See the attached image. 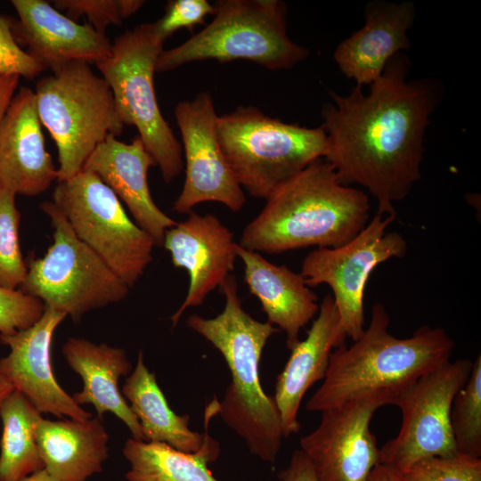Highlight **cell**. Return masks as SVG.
<instances>
[{"instance_id":"5","label":"cell","mask_w":481,"mask_h":481,"mask_svg":"<svg viewBox=\"0 0 481 481\" xmlns=\"http://www.w3.org/2000/svg\"><path fill=\"white\" fill-rule=\"evenodd\" d=\"M214 20L183 44L163 50L156 72L193 61L246 60L268 69H290L309 54L287 34V5L279 0H219Z\"/></svg>"},{"instance_id":"16","label":"cell","mask_w":481,"mask_h":481,"mask_svg":"<svg viewBox=\"0 0 481 481\" xmlns=\"http://www.w3.org/2000/svg\"><path fill=\"white\" fill-rule=\"evenodd\" d=\"M237 245L229 228L211 214L192 211L166 232L162 246L174 266L185 269L189 275L186 297L170 317L174 328L187 308L201 306L231 275L238 258Z\"/></svg>"},{"instance_id":"33","label":"cell","mask_w":481,"mask_h":481,"mask_svg":"<svg viewBox=\"0 0 481 481\" xmlns=\"http://www.w3.org/2000/svg\"><path fill=\"white\" fill-rule=\"evenodd\" d=\"M13 19L0 15V75H16L31 79L45 69L17 43Z\"/></svg>"},{"instance_id":"20","label":"cell","mask_w":481,"mask_h":481,"mask_svg":"<svg viewBox=\"0 0 481 481\" xmlns=\"http://www.w3.org/2000/svg\"><path fill=\"white\" fill-rule=\"evenodd\" d=\"M416 16L412 2L369 3L363 27L339 43L334 59L341 72L358 86L371 85L396 53L410 50L409 29Z\"/></svg>"},{"instance_id":"6","label":"cell","mask_w":481,"mask_h":481,"mask_svg":"<svg viewBox=\"0 0 481 481\" xmlns=\"http://www.w3.org/2000/svg\"><path fill=\"white\" fill-rule=\"evenodd\" d=\"M217 138L235 179L252 197L266 199L312 162L324 158L322 127L285 123L253 106L217 118Z\"/></svg>"},{"instance_id":"24","label":"cell","mask_w":481,"mask_h":481,"mask_svg":"<svg viewBox=\"0 0 481 481\" xmlns=\"http://www.w3.org/2000/svg\"><path fill=\"white\" fill-rule=\"evenodd\" d=\"M37 443L45 470L57 481H86L102 470L109 435L102 418L39 420Z\"/></svg>"},{"instance_id":"26","label":"cell","mask_w":481,"mask_h":481,"mask_svg":"<svg viewBox=\"0 0 481 481\" xmlns=\"http://www.w3.org/2000/svg\"><path fill=\"white\" fill-rule=\"evenodd\" d=\"M123 455L129 463L128 481H219L208 468L219 455V444L211 437L196 453L132 437L125 443Z\"/></svg>"},{"instance_id":"39","label":"cell","mask_w":481,"mask_h":481,"mask_svg":"<svg viewBox=\"0 0 481 481\" xmlns=\"http://www.w3.org/2000/svg\"><path fill=\"white\" fill-rule=\"evenodd\" d=\"M17 481H57L53 478L45 469L37 471Z\"/></svg>"},{"instance_id":"35","label":"cell","mask_w":481,"mask_h":481,"mask_svg":"<svg viewBox=\"0 0 481 481\" xmlns=\"http://www.w3.org/2000/svg\"><path fill=\"white\" fill-rule=\"evenodd\" d=\"M278 478L280 481H318L308 458L301 449L293 452L289 465L279 473Z\"/></svg>"},{"instance_id":"17","label":"cell","mask_w":481,"mask_h":481,"mask_svg":"<svg viewBox=\"0 0 481 481\" xmlns=\"http://www.w3.org/2000/svg\"><path fill=\"white\" fill-rule=\"evenodd\" d=\"M17 43L44 69L52 72L71 61L97 64L111 54L112 42L92 26L78 24L43 0H12Z\"/></svg>"},{"instance_id":"1","label":"cell","mask_w":481,"mask_h":481,"mask_svg":"<svg viewBox=\"0 0 481 481\" xmlns=\"http://www.w3.org/2000/svg\"><path fill=\"white\" fill-rule=\"evenodd\" d=\"M409 69L407 55L398 53L367 94L358 85L345 96L330 91L334 103L322 109L323 159L340 183L366 188L377 201L376 213L383 216H396L394 204L420 179L424 135L443 98L441 81L408 80Z\"/></svg>"},{"instance_id":"19","label":"cell","mask_w":481,"mask_h":481,"mask_svg":"<svg viewBox=\"0 0 481 481\" xmlns=\"http://www.w3.org/2000/svg\"><path fill=\"white\" fill-rule=\"evenodd\" d=\"M152 166L156 162L138 135L130 143L110 135L92 152L82 170L95 174L126 206L135 223L161 247L166 232L176 222L152 200L148 183Z\"/></svg>"},{"instance_id":"22","label":"cell","mask_w":481,"mask_h":481,"mask_svg":"<svg viewBox=\"0 0 481 481\" xmlns=\"http://www.w3.org/2000/svg\"><path fill=\"white\" fill-rule=\"evenodd\" d=\"M339 315L331 295H325L306 337L290 349V355L275 381L274 401L280 412L283 436L300 429L298 412L306 391L323 379L332 349L336 348Z\"/></svg>"},{"instance_id":"32","label":"cell","mask_w":481,"mask_h":481,"mask_svg":"<svg viewBox=\"0 0 481 481\" xmlns=\"http://www.w3.org/2000/svg\"><path fill=\"white\" fill-rule=\"evenodd\" d=\"M45 310L38 298L20 289L0 286V335H12L34 325Z\"/></svg>"},{"instance_id":"12","label":"cell","mask_w":481,"mask_h":481,"mask_svg":"<svg viewBox=\"0 0 481 481\" xmlns=\"http://www.w3.org/2000/svg\"><path fill=\"white\" fill-rule=\"evenodd\" d=\"M473 361L450 360L424 374L397 397L398 434L379 448V463L403 473L431 456L457 454L450 425L452 400L471 373Z\"/></svg>"},{"instance_id":"34","label":"cell","mask_w":481,"mask_h":481,"mask_svg":"<svg viewBox=\"0 0 481 481\" xmlns=\"http://www.w3.org/2000/svg\"><path fill=\"white\" fill-rule=\"evenodd\" d=\"M216 8L207 0H172L166 12L158 20L159 29L167 38L176 30L185 28L192 31L199 24L205 23L208 15H214Z\"/></svg>"},{"instance_id":"36","label":"cell","mask_w":481,"mask_h":481,"mask_svg":"<svg viewBox=\"0 0 481 481\" xmlns=\"http://www.w3.org/2000/svg\"><path fill=\"white\" fill-rule=\"evenodd\" d=\"M19 81V76L0 75V124L16 94Z\"/></svg>"},{"instance_id":"2","label":"cell","mask_w":481,"mask_h":481,"mask_svg":"<svg viewBox=\"0 0 481 481\" xmlns=\"http://www.w3.org/2000/svg\"><path fill=\"white\" fill-rule=\"evenodd\" d=\"M389 323L386 307L375 303L363 335L331 352L323 382L306 410L321 412L371 398L394 405L421 376L450 360L454 341L444 329L423 325L411 337L398 338L388 331Z\"/></svg>"},{"instance_id":"21","label":"cell","mask_w":481,"mask_h":481,"mask_svg":"<svg viewBox=\"0 0 481 481\" xmlns=\"http://www.w3.org/2000/svg\"><path fill=\"white\" fill-rule=\"evenodd\" d=\"M244 265V279L259 300L267 322L286 334L288 349L300 340L303 328L318 314V298L300 273L268 261L260 253L237 245Z\"/></svg>"},{"instance_id":"27","label":"cell","mask_w":481,"mask_h":481,"mask_svg":"<svg viewBox=\"0 0 481 481\" xmlns=\"http://www.w3.org/2000/svg\"><path fill=\"white\" fill-rule=\"evenodd\" d=\"M42 414L14 389L0 407V481H17L45 469L36 428Z\"/></svg>"},{"instance_id":"13","label":"cell","mask_w":481,"mask_h":481,"mask_svg":"<svg viewBox=\"0 0 481 481\" xmlns=\"http://www.w3.org/2000/svg\"><path fill=\"white\" fill-rule=\"evenodd\" d=\"M175 117L183 144L185 180L173 210L189 214L202 202L215 201L240 211L246 196L222 152L211 94L202 92L192 101L180 102Z\"/></svg>"},{"instance_id":"37","label":"cell","mask_w":481,"mask_h":481,"mask_svg":"<svg viewBox=\"0 0 481 481\" xmlns=\"http://www.w3.org/2000/svg\"><path fill=\"white\" fill-rule=\"evenodd\" d=\"M368 481H406L398 470L384 464H378L371 471Z\"/></svg>"},{"instance_id":"30","label":"cell","mask_w":481,"mask_h":481,"mask_svg":"<svg viewBox=\"0 0 481 481\" xmlns=\"http://www.w3.org/2000/svg\"><path fill=\"white\" fill-rule=\"evenodd\" d=\"M144 4L141 0H55L53 6L77 21L85 16L97 32L105 34L112 25L120 26Z\"/></svg>"},{"instance_id":"3","label":"cell","mask_w":481,"mask_h":481,"mask_svg":"<svg viewBox=\"0 0 481 481\" xmlns=\"http://www.w3.org/2000/svg\"><path fill=\"white\" fill-rule=\"evenodd\" d=\"M265 200L239 242L258 253L340 247L369 222L366 193L340 183L323 158L280 185Z\"/></svg>"},{"instance_id":"18","label":"cell","mask_w":481,"mask_h":481,"mask_svg":"<svg viewBox=\"0 0 481 481\" xmlns=\"http://www.w3.org/2000/svg\"><path fill=\"white\" fill-rule=\"evenodd\" d=\"M41 126L35 92L20 88L0 124V183L16 195L37 196L58 180Z\"/></svg>"},{"instance_id":"11","label":"cell","mask_w":481,"mask_h":481,"mask_svg":"<svg viewBox=\"0 0 481 481\" xmlns=\"http://www.w3.org/2000/svg\"><path fill=\"white\" fill-rule=\"evenodd\" d=\"M396 216L375 214L350 241L337 248H315L303 259L301 275L312 288L328 285L338 312L336 347L357 340L365 329L364 291L372 271L390 258L406 255L398 232H387Z\"/></svg>"},{"instance_id":"25","label":"cell","mask_w":481,"mask_h":481,"mask_svg":"<svg viewBox=\"0 0 481 481\" xmlns=\"http://www.w3.org/2000/svg\"><path fill=\"white\" fill-rule=\"evenodd\" d=\"M121 393L140 422L143 439L165 443L179 451L196 453L210 436L189 428V416L177 415L169 406L156 376L146 367L139 351L135 367L126 379Z\"/></svg>"},{"instance_id":"7","label":"cell","mask_w":481,"mask_h":481,"mask_svg":"<svg viewBox=\"0 0 481 481\" xmlns=\"http://www.w3.org/2000/svg\"><path fill=\"white\" fill-rule=\"evenodd\" d=\"M34 92L41 124L57 147L58 182L79 173L99 144L124 130L110 87L86 62L63 65Z\"/></svg>"},{"instance_id":"15","label":"cell","mask_w":481,"mask_h":481,"mask_svg":"<svg viewBox=\"0 0 481 481\" xmlns=\"http://www.w3.org/2000/svg\"><path fill=\"white\" fill-rule=\"evenodd\" d=\"M66 314L45 307L31 327L12 335H0L10 353L0 359V371L42 414L85 420L93 415L77 404L58 383L51 363L54 331Z\"/></svg>"},{"instance_id":"8","label":"cell","mask_w":481,"mask_h":481,"mask_svg":"<svg viewBox=\"0 0 481 481\" xmlns=\"http://www.w3.org/2000/svg\"><path fill=\"white\" fill-rule=\"evenodd\" d=\"M167 37L157 22L127 29L112 42L111 54L96 64L112 92L125 126L138 130L166 183L183 168L182 147L159 110L155 87L156 61Z\"/></svg>"},{"instance_id":"10","label":"cell","mask_w":481,"mask_h":481,"mask_svg":"<svg viewBox=\"0 0 481 481\" xmlns=\"http://www.w3.org/2000/svg\"><path fill=\"white\" fill-rule=\"evenodd\" d=\"M52 202L76 235L129 288L144 274L156 245L95 174L81 170L58 182Z\"/></svg>"},{"instance_id":"38","label":"cell","mask_w":481,"mask_h":481,"mask_svg":"<svg viewBox=\"0 0 481 481\" xmlns=\"http://www.w3.org/2000/svg\"><path fill=\"white\" fill-rule=\"evenodd\" d=\"M14 390L13 386L0 371V407L4 399Z\"/></svg>"},{"instance_id":"29","label":"cell","mask_w":481,"mask_h":481,"mask_svg":"<svg viewBox=\"0 0 481 481\" xmlns=\"http://www.w3.org/2000/svg\"><path fill=\"white\" fill-rule=\"evenodd\" d=\"M16 194L0 183V286L18 289L25 280L28 266L20 245V215Z\"/></svg>"},{"instance_id":"28","label":"cell","mask_w":481,"mask_h":481,"mask_svg":"<svg viewBox=\"0 0 481 481\" xmlns=\"http://www.w3.org/2000/svg\"><path fill=\"white\" fill-rule=\"evenodd\" d=\"M450 425L458 453L481 458V355L473 361L471 373L455 395Z\"/></svg>"},{"instance_id":"23","label":"cell","mask_w":481,"mask_h":481,"mask_svg":"<svg viewBox=\"0 0 481 481\" xmlns=\"http://www.w3.org/2000/svg\"><path fill=\"white\" fill-rule=\"evenodd\" d=\"M69 366L83 380V388L72 397L81 404H92L97 416L110 412L129 429L134 439L143 440L139 420L118 387L119 379L132 371L123 348L96 344L84 338H69L62 346Z\"/></svg>"},{"instance_id":"9","label":"cell","mask_w":481,"mask_h":481,"mask_svg":"<svg viewBox=\"0 0 481 481\" xmlns=\"http://www.w3.org/2000/svg\"><path fill=\"white\" fill-rule=\"evenodd\" d=\"M40 208L50 219L53 243L43 257L29 263L20 289L74 322L126 298L131 288L76 235L52 200L42 202Z\"/></svg>"},{"instance_id":"4","label":"cell","mask_w":481,"mask_h":481,"mask_svg":"<svg viewBox=\"0 0 481 481\" xmlns=\"http://www.w3.org/2000/svg\"><path fill=\"white\" fill-rule=\"evenodd\" d=\"M220 289L224 306L219 314L213 318L192 314L186 322L221 353L230 370L232 382L216 403V413L244 439L253 455L273 464L284 436L274 398L262 388L259 362L267 340L280 330L244 310L233 275Z\"/></svg>"},{"instance_id":"14","label":"cell","mask_w":481,"mask_h":481,"mask_svg":"<svg viewBox=\"0 0 481 481\" xmlns=\"http://www.w3.org/2000/svg\"><path fill=\"white\" fill-rule=\"evenodd\" d=\"M386 404L358 400L322 412L319 425L300 440L318 481H368L379 464V448L370 430L374 412Z\"/></svg>"},{"instance_id":"31","label":"cell","mask_w":481,"mask_h":481,"mask_svg":"<svg viewBox=\"0 0 481 481\" xmlns=\"http://www.w3.org/2000/svg\"><path fill=\"white\" fill-rule=\"evenodd\" d=\"M402 474L406 481H481V458L461 453L427 457Z\"/></svg>"}]
</instances>
